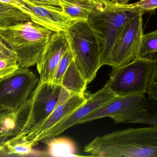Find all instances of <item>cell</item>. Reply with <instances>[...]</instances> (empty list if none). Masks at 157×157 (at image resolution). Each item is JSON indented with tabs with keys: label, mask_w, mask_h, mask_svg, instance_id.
Returning <instances> with one entry per match:
<instances>
[{
	"label": "cell",
	"mask_w": 157,
	"mask_h": 157,
	"mask_svg": "<svg viewBox=\"0 0 157 157\" xmlns=\"http://www.w3.org/2000/svg\"><path fill=\"white\" fill-rule=\"evenodd\" d=\"M84 150L94 157H157V126L129 128L97 136Z\"/></svg>",
	"instance_id": "1"
},
{
	"label": "cell",
	"mask_w": 157,
	"mask_h": 157,
	"mask_svg": "<svg viewBox=\"0 0 157 157\" xmlns=\"http://www.w3.org/2000/svg\"><path fill=\"white\" fill-rule=\"evenodd\" d=\"M139 12H141L133 3H95L87 22L98 42L101 67L110 66L115 40L127 21Z\"/></svg>",
	"instance_id": "2"
},
{
	"label": "cell",
	"mask_w": 157,
	"mask_h": 157,
	"mask_svg": "<svg viewBox=\"0 0 157 157\" xmlns=\"http://www.w3.org/2000/svg\"><path fill=\"white\" fill-rule=\"evenodd\" d=\"M53 33L31 20L0 27V39L16 54L23 68L36 65Z\"/></svg>",
	"instance_id": "3"
},
{
	"label": "cell",
	"mask_w": 157,
	"mask_h": 157,
	"mask_svg": "<svg viewBox=\"0 0 157 157\" xmlns=\"http://www.w3.org/2000/svg\"><path fill=\"white\" fill-rule=\"evenodd\" d=\"M64 32L74 61L82 76L90 84L101 67L97 40L87 21H75Z\"/></svg>",
	"instance_id": "4"
},
{
	"label": "cell",
	"mask_w": 157,
	"mask_h": 157,
	"mask_svg": "<svg viewBox=\"0 0 157 157\" xmlns=\"http://www.w3.org/2000/svg\"><path fill=\"white\" fill-rule=\"evenodd\" d=\"M154 65V61L137 57L112 69L105 85L118 96L147 94Z\"/></svg>",
	"instance_id": "5"
},
{
	"label": "cell",
	"mask_w": 157,
	"mask_h": 157,
	"mask_svg": "<svg viewBox=\"0 0 157 157\" xmlns=\"http://www.w3.org/2000/svg\"><path fill=\"white\" fill-rule=\"evenodd\" d=\"M146 94L119 96L92 112L78 124L103 118H110L116 123L135 124L147 111Z\"/></svg>",
	"instance_id": "6"
},
{
	"label": "cell",
	"mask_w": 157,
	"mask_h": 157,
	"mask_svg": "<svg viewBox=\"0 0 157 157\" xmlns=\"http://www.w3.org/2000/svg\"><path fill=\"white\" fill-rule=\"evenodd\" d=\"M39 82L37 75L23 67L0 79V108L17 109L28 100Z\"/></svg>",
	"instance_id": "7"
},
{
	"label": "cell",
	"mask_w": 157,
	"mask_h": 157,
	"mask_svg": "<svg viewBox=\"0 0 157 157\" xmlns=\"http://www.w3.org/2000/svg\"><path fill=\"white\" fill-rule=\"evenodd\" d=\"M143 15L139 12L131 18L117 37L111 53L112 69L126 65L138 57L144 34Z\"/></svg>",
	"instance_id": "8"
},
{
	"label": "cell",
	"mask_w": 157,
	"mask_h": 157,
	"mask_svg": "<svg viewBox=\"0 0 157 157\" xmlns=\"http://www.w3.org/2000/svg\"><path fill=\"white\" fill-rule=\"evenodd\" d=\"M61 88L52 83L39 82L29 98L30 109L25 123L16 137L24 136L48 117L58 105Z\"/></svg>",
	"instance_id": "9"
},
{
	"label": "cell",
	"mask_w": 157,
	"mask_h": 157,
	"mask_svg": "<svg viewBox=\"0 0 157 157\" xmlns=\"http://www.w3.org/2000/svg\"><path fill=\"white\" fill-rule=\"evenodd\" d=\"M108 87L105 85L101 89L87 97L86 103L59 122L54 127L46 132L39 139V142L47 143L57 137L79 122L92 112L118 97Z\"/></svg>",
	"instance_id": "10"
},
{
	"label": "cell",
	"mask_w": 157,
	"mask_h": 157,
	"mask_svg": "<svg viewBox=\"0 0 157 157\" xmlns=\"http://www.w3.org/2000/svg\"><path fill=\"white\" fill-rule=\"evenodd\" d=\"M69 47L64 31L53 33L36 64L40 82L52 83L56 67Z\"/></svg>",
	"instance_id": "11"
},
{
	"label": "cell",
	"mask_w": 157,
	"mask_h": 157,
	"mask_svg": "<svg viewBox=\"0 0 157 157\" xmlns=\"http://www.w3.org/2000/svg\"><path fill=\"white\" fill-rule=\"evenodd\" d=\"M86 100L87 97L85 95H71L65 101L57 105L47 119L29 131L25 135L21 137H15L28 141L35 146L44 134L54 127L67 115L86 103Z\"/></svg>",
	"instance_id": "12"
},
{
	"label": "cell",
	"mask_w": 157,
	"mask_h": 157,
	"mask_svg": "<svg viewBox=\"0 0 157 157\" xmlns=\"http://www.w3.org/2000/svg\"><path fill=\"white\" fill-rule=\"evenodd\" d=\"M25 4L28 8L27 14L31 21L54 32L65 31L70 25L78 20L62 11L51 10L29 2Z\"/></svg>",
	"instance_id": "13"
},
{
	"label": "cell",
	"mask_w": 157,
	"mask_h": 157,
	"mask_svg": "<svg viewBox=\"0 0 157 157\" xmlns=\"http://www.w3.org/2000/svg\"><path fill=\"white\" fill-rule=\"evenodd\" d=\"M29 99L20 108L13 111L0 108V146L17 135L25 123L29 113Z\"/></svg>",
	"instance_id": "14"
},
{
	"label": "cell",
	"mask_w": 157,
	"mask_h": 157,
	"mask_svg": "<svg viewBox=\"0 0 157 157\" xmlns=\"http://www.w3.org/2000/svg\"><path fill=\"white\" fill-rule=\"evenodd\" d=\"M88 84L73 60L63 77L62 87L73 95H85Z\"/></svg>",
	"instance_id": "15"
},
{
	"label": "cell",
	"mask_w": 157,
	"mask_h": 157,
	"mask_svg": "<svg viewBox=\"0 0 157 157\" xmlns=\"http://www.w3.org/2000/svg\"><path fill=\"white\" fill-rule=\"evenodd\" d=\"M60 2L64 14L81 21H87L95 6V2L92 0H60Z\"/></svg>",
	"instance_id": "16"
},
{
	"label": "cell",
	"mask_w": 157,
	"mask_h": 157,
	"mask_svg": "<svg viewBox=\"0 0 157 157\" xmlns=\"http://www.w3.org/2000/svg\"><path fill=\"white\" fill-rule=\"evenodd\" d=\"M48 148L46 155L51 157H78L74 143L65 137L54 138L47 142Z\"/></svg>",
	"instance_id": "17"
},
{
	"label": "cell",
	"mask_w": 157,
	"mask_h": 157,
	"mask_svg": "<svg viewBox=\"0 0 157 157\" xmlns=\"http://www.w3.org/2000/svg\"><path fill=\"white\" fill-rule=\"evenodd\" d=\"M19 68L16 54L0 39V79L10 75Z\"/></svg>",
	"instance_id": "18"
},
{
	"label": "cell",
	"mask_w": 157,
	"mask_h": 157,
	"mask_svg": "<svg viewBox=\"0 0 157 157\" xmlns=\"http://www.w3.org/2000/svg\"><path fill=\"white\" fill-rule=\"evenodd\" d=\"M30 20L26 14L8 4L0 2V27Z\"/></svg>",
	"instance_id": "19"
},
{
	"label": "cell",
	"mask_w": 157,
	"mask_h": 157,
	"mask_svg": "<svg viewBox=\"0 0 157 157\" xmlns=\"http://www.w3.org/2000/svg\"><path fill=\"white\" fill-rule=\"evenodd\" d=\"M138 57L155 61L157 58V30L144 34Z\"/></svg>",
	"instance_id": "20"
},
{
	"label": "cell",
	"mask_w": 157,
	"mask_h": 157,
	"mask_svg": "<svg viewBox=\"0 0 157 157\" xmlns=\"http://www.w3.org/2000/svg\"><path fill=\"white\" fill-rule=\"evenodd\" d=\"M7 155L26 156L34 154L33 146L29 142L14 137L8 140L4 144Z\"/></svg>",
	"instance_id": "21"
},
{
	"label": "cell",
	"mask_w": 157,
	"mask_h": 157,
	"mask_svg": "<svg viewBox=\"0 0 157 157\" xmlns=\"http://www.w3.org/2000/svg\"><path fill=\"white\" fill-rule=\"evenodd\" d=\"M73 60V55L69 46L56 67L51 83L61 86L63 77Z\"/></svg>",
	"instance_id": "22"
},
{
	"label": "cell",
	"mask_w": 157,
	"mask_h": 157,
	"mask_svg": "<svg viewBox=\"0 0 157 157\" xmlns=\"http://www.w3.org/2000/svg\"><path fill=\"white\" fill-rule=\"evenodd\" d=\"M146 109L144 115L137 120L135 124L157 126V100L147 98Z\"/></svg>",
	"instance_id": "23"
},
{
	"label": "cell",
	"mask_w": 157,
	"mask_h": 157,
	"mask_svg": "<svg viewBox=\"0 0 157 157\" xmlns=\"http://www.w3.org/2000/svg\"><path fill=\"white\" fill-rule=\"evenodd\" d=\"M22 1L24 3L29 2L35 5L51 10L63 12L60 0H22Z\"/></svg>",
	"instance_id": "24"
},
{
	"label": "cell",
	"mask_w": 157,
	"mask_h": 157,
	"mask_svg": "<svg viewBox=\"0 0 157 157\" xmlns=\"http://www.w3.org/2000/svg\"><path fill=\"white\" fill-rule=\"evenodd\" d=\"M147 95L148 98L157 100V58L154 61V68Z\"/></svg>",
	"instance_id": "25"
},
{
	"label": "cell",
	"mask_w": 157,
	"mask_h": 157,
	"mask_svg": "<svg viewBox=\"0 0 157 157\" xmlns=\"http://www.w3.org/2000/svg\"><path fill=\"white\" fill-rule=\"evenodd\" d=\"M134 5L143 14L154 12L157 8V0H141L134 3Z\"/></svg>",
	"instance_id": "26"
},
{
	"label": "cell",
	"mask_w": 157,
	"mask_h": 157,
	"mask_svg": "<svg viewBox=\"0 0 157 157\" xmlns=\"http://www.w3.org/2000/svg\"><path fill=\"white\" fill-rule=\"evenodd\" d=\"M0 2L12 6L27 14V7L21 0H0Z\"/></svg>",
	"instance_id": "27"
},
{
	"label": "cell",
	"mask_w": 157,
	"mask_h": 157,
	"mask_svg": "<svg viewBox=\"0 0 157 157\" xmlns=\"http://www.w3.org/2000/svg\"><path fill=\"white\" fill-rule=\"evenodd\" d=\"M92 1L95 3L99 2L107 3H112L117 2L115 0H92Z\"/></svg>",
	"instance_id": "28"
},
{
	"label": "cell",
	"mask_w": 157,
	"mask_h": 157,
	"mask_svg": "<svg viewBox=\"0 0 157 157\" xmlns=\"http://www.w3.org/2000/svg\"><path fill=\"white\" fill-rule=\"evenodd\" d=\"M7 155V151L5 146H0V156Z\"/></svg>",
	"instance_id": "29"
},
{
	"label": "cell",
	"mask_w": 157,
	"mask_h": 157,
	"mask_svg": "<svg viewBox=\"0 0 157 157\" xmlns=\"http://www.w3.org/2000/svg\"><path fill=\"white\" fill-rule=\"evenodd\" d=\"M117 2L121 4H127L130 0H115Z\"/></svg>",
	"instance_id": "30"
},
{
	"label": "cell",
	"mask_w": 157,
	"mask_h": 157,
	"mask_svg": "<svg viewBox=\"0 0 157 157\" xmlns=\"http://www.w3.org/2000/svg\"><path fill=\"white\" fill-rule=\"evenodd\" d=\"M64 1H71V0H64Z\"/></svg>",
	"instance_id": "31"
}]
</instances>
